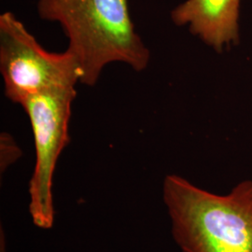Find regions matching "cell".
Segmentation results:
<instances>
[{
    "label": "cell",
    "instance_id": "cell-1",
    "mask_svg": "<svg viewBox=\"0 0 252 252\" xmlns=\"http://www.w3.org/2000/svg\"><path fill=\"white\" fill-rule=\"evenodd\" d=\"M42 20L58 23L80 63L81 82L94 86L108 63L147 68L151 54L136 33L128 0H37Z\"/></svg>",
    "mask_w": 252,
    "mask_h": 252
},
{
    "label": "cell",
    "instance_id": "cell-2",
    "mask_svg": "<svg viewBox=\"0 0 252 252\" xmlns=\"http://www.w3.org/2000/svg\"><path fill=\"white\" fill-rule=\"evenodd\" d=\"M162 201L181 252H252V180L219 194L168 175Z\"/></svg>",
    "mask_w": 252,
    "mask_h": 252
},
{
    "label": "cell",
    "instance_id": "cell-3",
    "mask_svg": "<svg viewBox=\"0 0 252 252\" xmlns=\"http://www.w3.org/2000/svg\"><path fill=\"white\" fill-rule=\"evenodd\" d=\"M0 71L5 95L19 105L42 92L75 87L82 77L70 51L48 52L11 11L0 15Z\"/></svg>",
    "mask_w": 252,
    "mask_h": 252
},
{
    "label": "cell",
    "instance_id": "cell-4",
    "mask_svg": "<svg viewBox=\"0 0 252 252\" xmlns=\"http://www.w3.org/2000/svg\"><path fill=\"white\" fill-rule=\"evenodd\" d=\"M75 87L46 91L24 100L21 106L30 120L36 162L29 182V212L33 223L43 230L54 222V175L68 134Z\"/></svg>",
    "mask_w": 252,
    "mask_h": 252
},
{
    "label": "cell",
    "instance_id": "cell-5",
    "mask_svg": "<svg viewBox=\"0 0 252 252\" xmlns=\"http://www.w3.org/2000/svg\"><path fill=\"white\" fill-rule=\"evenodd\" d=\"M241 0H186L171 11L177 27L189 33L218 53L239 41Z\"/></svg>",
    "mask_w": 252,
    "mask_h": 252
},
{
    "label": "cell",
    "instance_id": "cell-6",
    "mask_svg": "<svg viewBox=\"0 0 252 252\" xmlns=\"http://www.w3.org/2000/svg\"><path fill=\"white\" fill-rule=\"evenodd\" d=\"M21 156V151L11 135L7 133L1 134V171H5L9 165L16 162Z\"/></svg>",
    "mask_w": 252,
    "mask_h": 252
}]
</instances>
